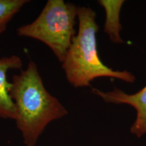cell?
<instances>
[{"label":"cell","instance_id":"obj_7","mask_svg":"<svg viewBox=\"0 0 146 146\" xmlns=\"http://www.w3.org/2000/svg\"><path fill=\"white\" fill-rule=\"evenodd\" d=\"M28 2L27 0H0V35L6 30L12 18Z\"/></svg>","mask_w":146,"mask_h":146},{"label":"cell","instance_id":"obj_1","mask_svg":"<svg viewBox=\"0 0 146 146\" xmlns=\"http://www.w3.org/2000/svg\"><path fill=\"white\" fill-rule=\"evenodd\" d=\"M10 95L16 108V125L27 146H35L45 128L67 114V110L45 89L34 62L12 77Z\"/></svg>","mask_w":146,"mask_h":146},{"label":"cell","instance_id":"obj_2","mask_svg":"<svg viewBox=\"0 0 146 146\" xmlns=\"http://www.w3.org/2000/svg\"><path fill=\"white\" fill-rule=\"evenodd\" d=\"M96 16V12L90 8H78V33L73 37L62 62L66 79L76 88L90 86L91 82L99 77L134 83L135 77L132 73L112 70L100 60L96 39L99 26Z\"/></svg>","mask_w":146,"mask_h":146},{"label":"cell","instance_id":"obj_3","mask_svg":"<svg viewBox=\"0 0 146 146\" xmlns=\"http://www.w3.org/2000/svg\"><path fill=\"white\" fill-rule=\"evenodd\" d=\"M78 7L63 0H49L32 23L17 29V34L45 43L62 63L75 36Z\"/></svg>","mask_w":146,"mask_h":146},{"label":"cell","instance_id":"obj_5","mask_svg":"<svg viewBox=\"0 0 146 146\" xmlns=\"http://www.w3.org/2000/svg\"><path fill=\"white\" fill-rule=\"evenodd\" d=\"M23 61L19 56L13 55L0 58V117L15 120L16 108L11 98L10 90L12 83L8 81L7 74L10 70L21 69Z\"/></svg>","mask_w":146,"mask_h":146},{"label":"cell","instance_id":"obj_6","mask_svg":"<svg viewBox=\"0 0 146 146\" xmlns=\"http://www.w3.org/2000/svg\"><path fill=\"white\" fill-rule=\"evenodd\" d=\"M98 3L104 7L106 14L104 32L108 35L110 39L114 43H123V41L120 35L122 30L120 23V12L125 1L100 0Z\"/></svg>","mask_w":146,"mask_h":146},{"label":"cell","instance_id":"obj_4","mask_svg":"<svg viewBox=\"0 0 146 146\" xmlns=\"http://www.w3.org/2000/svg\"><path fill=\"white\" fill-rule=\"evenodd\" d=\"M94 94L101 97L108 103L115 104H125L131 106L136 110L137 117L131 127L132 134L141 137L146 133V85L135 94H127L116 87L112 91L104 92L98 89H92Z\"/></svg>","mask_w":146,"mask_h":146}]
</instances>
